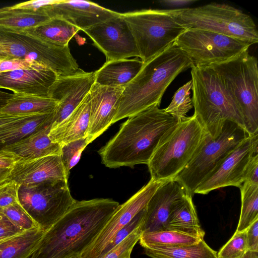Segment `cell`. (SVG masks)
<instances>
[{"mask_svg":"<svg viewBox=\"0 0 258 258\" xmlns=\"http://www.w3.org/2000/svg\"><path fill=\"white\" fill-rule=\"evenodd\" d=\"M119 205L109 199L76 200L44 231L29 258L80 257Z\"/></svg>","mask_w":258,"mask_h":258,"instance_id":"6da1fadb","label":"cell"},{"mask_svg":"<svg viewBox=\"0 0 258 258\" xmlns=\"http://www.w3.org/2000/svg\"><path fill=\"white\" fill-rule=\"evenodd\" d=\"M180 121L157 106L129 117L99 150L102 163L111 168L147 165L157 147Z\"/></svg>","mask_w":258,"mask_h":258,"instance_id":"7a4b0ae2","label":"cell"},{"mask_svg":"<svg viewBox=\"0 0 258 258\" xmlns=\"http://www.w3.org/2000/svg\"><path fill=\"white\" fill-rule=\"evenodd\" d=\"M194 64L174 43L144 63L134 79L124 87L112 124L151 106H159L168 87Z\"/></svg>","mask_w":258,"mask_h":258,"instance_id":"3957f363","label":"cell"},{"mask_svg":"<svg viewBox=\"0 0 258 258\" xmlns=\"http://www.w3.org/2000/svg\"><path fill=\"white\" fill-rule=\"evenodd\" d=\"M190 69L194 115L204 130L215 138L227 121L245 130L240 109L214 70L209 66H193Z\"/></svg>","mask_w":258,"mask_h":258,"instance_id":"277c9868","label":"cell"},{"mask_svg":"<svg viewBox=\"0 0 258 258\" xmlns=\"http://www.w3.org/2000/svg\"><path fill=\"white\" fill-rule=\"evenodd\" d=\"M240 109L249 136L258 134V68L248 51L223 63L209 66Z\"/></svg>","mask_w":258,"mask_h":258,"instance_id":"5b68a950","label":"cell"},{"mask_svg":"<svg viewBox=\"0 0 258 258\" xmlns=\"http://www.w3.org/2000/svg\"><path fill=\"white\" fill-rule=\"evenodd\" d=\"M172 15L185 29L209 31L251 45L258 42V32L252 18L227 4L212 3L196 8L173 9Z\"/></svg>","mask_w":258,"mask_h":258,"instance_id":"8992f818","label":"cell"},{"mask_svg":"<svg viewBox=\"0 0 258 258\" xmlns=\"http://www.w3.org/2000/svg\"><path fill=\"white\" fill-rule=\"evenodd\" d=\"M24 59L38 62L57 77L80 71L68 46L58 45L24 31L0 28V59Z\"/></svg>","mask_w":258,"mask_h":258,"instance_id":"52a82bcc","label":"cell"},{"mask_svg":"<svg viewBox=\"0 0 258 258\" xmlns=\"http://www.w3.org/2000/svg\"><path fill=\"white\" fill-rule=\"evenodd\" d=\"M206 134L194 115L181 120L157 147L147 164L151 178L174 179L191 160Z\"/></svg>","mask_w":258,"mask_h":258,"instance_id":"ba28073f","label":"cell"},{"mask_svg":"<svg viewBox=\"0 0 258 258\" xmlns=\"http://www.w3.org/2000/svg\"><path fill=\"white\" fill-rule=\"evenodd\" d=\"M248 136L235 123L226 121L216 138L206 134L191 160L174 179L184 187L187 194L193 197L200 184Z\"/></svg>","mask_w":258,"mask_h":258,"instance_id":"9c48e42d","label":"cell"},{"mask_svg":"<svg viewBox=\"0 0 258 258\" xmlns=\"http://www.w3.org/2000/svg\"><path fill=\"white\" fill-rule=\"evenodd\" d=\"M145 63L173 44L186 30L174 18L172 10H142L122 13Z\"/></svg>","mask_w":258,"mask_h":258,"instance_id":"30bf717a","label":"cell"},{"mask_svg":"<svg viewBox=\"0 0 258 258\" xmlns=\"http://www.w3.org/2000/svg\"><path fill=\"white\" fill-rule=\"evenodd\" d=\"M20 205L38 226L45 231L62 217L76 200L68 181H45L18 189Z\"/></svg>","mask_w":258,"mask_h":258,"instance_id":"8fae6325","label":"cell"},{"mask_svg":"<svg viewBox=\"0 0 258 258\" xmlns=\"http://www.w3.org/2000/svg\"><path fill=\"white\" fill-rule=\"evenodd\" d=\"M174 43L188 56L194 66L201 67L227 61L248 51L251 45L239 39L195 29H186Z\"/></svg>","mask_w":258,"mask_h":258,"instance_id":"7c38bea8","label":"cell"},{"mask_svg":"<svg viewBox=\"0 0 258 258\" xmlns=\"http://www.w3.org/2000/svg\"><path fill=\"white\" fill-rule=\"evenodd\" d=\"M257 154L258 134L248 136L200 184L195 194L207 195L213 190L229 186L240 188L245 180L251 159Z\"/></svg>","mask_w":258,"mask_h":258,"instance_id":"4fadbf2b","label":"cell"},{"mask_svg":"<svg viewBox=\"0 0 258 258\" xmlns=\"http://www.w3.org/2000/svg\"><path fill=\"white\" fill-rule=\"evenodd\" d=\"M164 181L151 178L127 201L119 205L94 241L79 258H100L115 234L145 209L152 195Z\"/></svg>","mask_w":258,"mask_h":258,"instance_id":"5bb4252c","label":"cell"},{"mask_svg":"<svg viewBox=\"0 0 258 258\" xmlns=\"http://www.w3.org/2000/svg\"><path fill=\"white\" fill-rule=\"evenodd\" d=\"M83 31L104 54L106 61L140 56L133 33L122 13Z\"/></svg>","mask_w":258,"mask_h":258,"instance_id":"9a60e30c","label":"cell"},{"mask_svg":"<svg viewBox=\"0 0 258 258\" xmlns=\"http://www.w3.org/2000/svg\"><path fill=\"white\" fill-rule=\"evenodd\" d=\"M95 83L94 72L81 69L78 73L57 77L50 87L48 97L56 100L51 129L65 120L81 104Z\"/></svg>","mask_w":258,"mask_h":258,"instance_id":"2e32d148","label":"cell"},{"mask_svg":"<svg viewBox=\"0 0 258 258\" xmlns=\"http://www.w3.org/2000/svg\"><path fill=\"white\" fill-rule=\"evenodd\" d=\"M44 12L50 18L62 19L83 31L120 14L82 0H57Z\"/></svg>","mask_w":258,"mask_h":258,"instance_id":"e0dca14e","label":"cell"},{"mask_svg":"<svg viewBox=\"0 0 258 258\" xmlns=\"http://www.w3.org/2000/svg\"><path fill=\"white\" fill-rule=\"evenodd\" d=\"M124 89L94 84L89 93L90 109L87 137L91 143L112 124Z\"/></svg>","mask_w":258,"mask_h":258,"instance_id":"ac0fdd59","label":"cell"},{"mask_svg":"<svg viewBox=\"0 0 258 258\" xmlns=\"http://www.w3.org/2000/svg\"><path fill=\"white\" fill-rule=\"evenodd\" d=\"M55 180H68L60 155L19 159L11 168L7 178V180L14 181L19 186Z\"/></svg>","mask_w":258,"mask_h":258,"instance_id":"d6986e66","label":"cell"},{"mask_svg":"<svg viewBox=\"0 0 258 258\" xmlns=\"http://www.w3.org/2000/svg\"><path fill=\"white\" fill-rule=\"evenodd\" d=\"M186 194L184 187L175 179L164 181L156 189L146 207L143 232L166 229L174 205Z\"/></svg>","mask_w":258,"mask_h":258,"instance_id":"ffe728a7","label":"cell"},{"mask_svg":"<svg viewBox=\"0 0 258 258\" xmlns=\"http://www.w3.org/2000/svg\"><path fill=\"white\" fill-rule=\"evenodd\" d=\"M57 78L47 68L19 69L0 73V89L15 94L48 97L49 90Z\"/></svg>","mask_w":258,"mask_h":258,"instance_id":"44dd1931","label":"cell"},{"mask_svg":"<svg viewBox=\"0 0 258 258\" xmlns=\"http://www.w3.org/2000/svg\"><path fill=\"white\" fill-rule=\"evenodd\" d=\"M51 124L36 131L25 138L2 149L10 152L20 159H33L60 155L61 146L49 136Z\"/></svg>","mask_w":258,"mask_h":258,"instance_id":"7402d4cb","label":"cell"},{"mask_svg":"<svg viewBox=\"0 0 258 258\" xmlns=\"http://www.w3.org/2000/svg\"><path fill=\"white\" fill-rule=\"evenodd\" d=\"M90 96L59 125L50 130L49 136L60 146L87 137L90 121Z\"/></svg>","mask_w":258,"mask_h":258,"instance_id":"603a6c76","label":"cell"},{"mask_svg":"<svg viewBox=\"0 0 258 258\" xmlns=\"http://www.w3.org/2000/svg\"><path fill=\"white\" fill-rule=\"evenodd\" d=\"M143 64L138 57L106 61L94 72L95 83L106 87H125L137 75Z\"/></svg>","mask_w":258,"mask_h":258,"instance_id":"cb8c5ba5","label":"cell"},{"mask_svg":"<svg viewBox=\"0 0 258 258\" xmlns=\"http://www.w3.org/2000/svg\"><path fill=\"white\" fill-rule=\"evenodd\" d=\"M166 229L204 239L205 232L200 224L192 196L186 193L175 203L168 218Z\"/></svg>","mask_w":258,"mask_h":258,"instance_id":"d4e9b609","label":"cell"},{"mask_svg":"<svg viewBox=\"0 0 258 258\" xmlns=\"http://www.w3.org/2000/svg\"><path fill=\"white\" fill-rule=\"evenodd\" d=\"M53 114L54 112L31 114L16 122L0 127V149L52 124Z\"/></svg>","mask_w":258,"mask_h":258,"instance_id":"484cf974","label":"cell"},{"mask_svg":"<svg viewBox=\"0 0 258 258\" xmlns=\"http://www.w3.org/2000/svg\"><path fill=\"white\" fill-rule=\"evenodd\" d=\"M57 103L49 97L13 93L0 112L15 116L48 113L54 112Z\"/></svg>","mask_w":258,"mask_h":258,"instance_id":"4316f807","label":"cell"},{"mask_svg":"<svg viewBox=\"0 0 258 258\" xmlns=\"http://www.w3.org/2000/svg\"><path fill=\"white\" fill-rule=\"evenodd\" d=\"M44 231L34 228L0 240V258H29Z\"/></svg>","mask_w":258,"mask_h":258,"instance_id":"83f0119b","label":"cell"},{"mask_svg":"<svg viewBox=\"0 0 258 258\" xmlns=\"http://www.w3.org/2000/svg\"><path fill=\"white\" fill-rule=\"evenodd\" d=\"M79 30L78 28L62 19L53 18L24 32L58 45L68 46L69 41Z\"/></svg>","mask_w":258,"mask_h":258,"instance_id":"f1b7e54d","label":"cell"},{"mask_svg":"<svg viewBox=\"0 0 258 258\" xmlns=\"http://www.w3.org/2000/svg\"><path fill=\"white\" fill-rule=\"evenodd\" d=\"M202 239L195 236L169 229L142 232L139 240L144 248L174 247L196 244Z\"/></svg>","mask_w":258,"mask_h":258,"instance_id":"f546056e","label":"cell"},{"mask_svg":"<svg viewBox=\"0 0 258 258\" xmlns=\"http://www.w3.org/2000/svg\"><path fill=\"white\" fill-rule=\"evenodd\" d=\"M0 28L25 31L48 21L50 17L43 11L30 12L0 9Z\"/></svg>","mask_w":258,"mask_h":258,"instance_id":"4dcf8cb0","label":"cell"},{"mask_svg":"<svg viewBox=\"0 0 258 258\" xmlns=\"http://www.w3.org/2000/svg\"><path fill=\"white\" fill-rule=\"evenodd\" d=\"M144 249L145 253L150 258H217V252L204 239L193 245Z\"/></svg>","mask_w":258,"mask_h":258,"instance_id":"1f68e13d","label":"cell"},{"mask_svg":"<svg viewBox=\"0 0 258 258\" xmlns=\"http://www.w3.org/2000/svg\"><path fill=\"white\" fill-rule=\"evenodd\" d=\"M239 188L241 210L236 232L246 230L258 219V184L244 182Z\"/></svg>","mask_w":258,"mask_h":258,"instance_id":"d6a6232c","label":"cell"},{"mask_svg":"<svg viewBox=\"0 0 258 258\" xmlns=\"http://www.w3.org/2000/svg\"><path fill=\"white\" fill-rule=\"evenodd\" d=\"M191 88V80L180 87L174 93L169 105L164 109L165 112L180 120L186 117L187 113L193 107L190 96Z\"/></svg>","mask_w":258,"mask_h":258,"instance_id":"836d02e7","label":"cell"},{"mask_svg":"<svg viewBox=\"0 0 258 258\" xmlns=\"http://www.w3.org/2000/svg\"><path fill=\"white\" fill-rule=\"evenodd\" d=\"M90 143L86 137L61 145L60 156L68 177L71 169L78 163L83 151Z\"/></svg>","mask_w":258,"mask_h":258,"instance_id":"e575fe53","label":"cell"},{"mask_svg":"<svg viewBox=\"0 0 258 258\" xmlns=\"http://www.w3.org/2000/svg\"><path fill=\"white\" fill-rule=\"evenodd\" d=\"M248 251L246 230L235 231L231 238L217 252V258H242Z\"/></svg>","mask_w":258,"mask_h":258,"instance_id":"d590c367","label":"cell"},{"mask_svg":"<svg viewBox=\"0 0 258 258\" xmlns=\"http://www.w3.org/2000/svg\"><path fill=\"white\" fill-rule=\"evenodd\" d=\"M0 211L14 225L22 230L34 228L41 229L19 202L4 208H0Z\"/></svg>","mask_w":258,"mask_h":258,"instance_id":"8d00e7d4","label":"cell"},{"mask_svg":"<svg viewBox=\"0 0 258 258\" xmlns=\"http://www.w3.org/2000/svg\"><path fill=\"white\" fill-rule=\"evenodd\" d=\"M143 225L138 227L123 241L100 258H131L132 250L143 232Z\"/></svg>","mask_w":258,"mask_h":258,"instance_id":"74e56055","label":"cell"},{"mask_svg":"<svg viewBox=\"0 0 258 258\" xmlns=\"http://www.w3.org/2000/svg\"><path fill=\"white\" fill-rule=\"evenodd\" d=\"M145 209L140 212L131 222L115 234L104 250L101 256L120 243L138 227L143 225L145 218Z\"/></svg>","mask_w":258,"mask_h":258,"instance_id":"f35d334b","label":"cell"},{"mask_svg":"<svg viewBox=\"0 0 258 258\" xmlns=\"http://www.w3.org/2000/svg\"><path fill=\"white\" fill-rule=\"evenodd\" d=\"M19 187L15 181L7 179L0 184V208L19 202Z\"/></svg>","mask_w":258,"mask_h":258,"instance_id":"ab89813d","label":"cell"},{"mask_svg":"<svg viewBox=\"0 0 258 258\" xmlns=\"http://www.w3.org/2000/svg\"><path fill=\"white\" fill-rule=\"evenodd\" d=\"M42 68L46 67L37 62L24 59L14 58L0 61V73L19 69H37Z\"/></svg>","mask_w":258,"mask_h":258,"instance_id":"60d3db41","label":"cell"},{"mask_svg":"<svg viewBox=\"0 0 258 258\" xmlns=\"http://www.w3.org/2000/svg\"><path fill=\"white\" fill-rule=\"evenodd\" d=\"M57 0H32L3 8L6 10H20L30 12L43 11L44 8Z\"/></svg>","mask_w":258,"mask_h":258,"instance_id":"b9f144b4","label":"cell"},{"mask_svg":"<svg viewBox=\"0 0 258 258\" xmlns=\"http://www.w3.org/2000/svg\"><path fill=\"white\" fill-rule=\"evenodd\" d=\"M22 231L23 230L14 225L0 211V240L13 236Z\"/></svg>","mask_w":258,"mask_h":258,"instance_id":"7bdbcfd3","label":"cell"},{"mask_svg":"<svg viewBox=\"0 0 258 258\" xmlns=\"http://www.w3.org/2000/svg\"><path fill=\"white\" fill-rule=\"evenodd\" d=\"M246 231L248 251L258 252V219L253 222Z\"/></svg>","mask_w":258,"mask_h":258,"instance_id":"ee69618b","label":"cell"},{"mask_svg":"<svg viewBox=\"0 0 258 258\" xmlns=\"http://www.w3.org/2000/svg\"><path fill=\"white\" fill-rule=\"evenodd\" d=\"M258 154L251 159L245 174L244 182H248L258 184Z\"/></svg>","mask_w":258,"mask_h":258,"instance_id":"f6af8a7d","label":"cell"},{"mask_svg":"<svg viewBox=\"0 0 258 258\" xmlns=\"http://www.w3.org/2000/svg\"><path fill=\"white\" fill-rule=\"evenodd\" d=\"M19 159L13 153L0 149V168H12Z\"/></svg>","mask_w":258,"mask_h":258,"instance_id":"bcb514c9","label":"cell"},{"mask_svg":"<svg viewBox=\"0 0 258 258\" xmlns=\"http://www.w3.org/2000/svg\"><path fill=\"white\" fill-rule=\"evenodd\" d=\"M31 115V114H30ZM30 115L15 116L0 112V127L11 124L19 121Z\"/></svg>","mask_w":258,"mask_h":258,"instance_id":"7dc6e473","label":"cell"},{"mask_svg":"<svg viewBox=\"0 0 258 258\" xmlns=\"http://www.w3.org/2000/svg\"><path fill=\"white\" fill-rule=\"evenodd\" d=\"M197 0H162L159 2L163 5L171 7H180L191 5Z\"/></svg>","mask_w":258,"mask_h":258,"instance_id":"c3c4849f","label":"cell"},{"mask_svg":"<svg viewBox=\"0 0 258 258\" xmlns=\"http://www.w3.org/2000/svg\"><path fill=\"white\" fill-rule=\"evenodd\" d=\"M13 96V94L0 90V110L7 104Z\"/></svg>","mask_w":258,"mask_h":258,"instance_id":"681fc988","label":"cell"},{"mask_svg":"<svg viewBox=\"0 0 258 258\" xmlns=\"http://www.w3.org/2000/svg\"><path fill=\"white\" fill-rule=\"evenodd\" d=\"M11 170V168H0V184L7 179Z\"/></svg>","mask_w":258,"mask_h":258,"instance_id":"f907efd6","label":"cell"},{"mask_svg":"<svg viewBox=\"0 0 258 258\" xmlns=\"http://www.w3.org/2000/svg\"><path fill=\"white\" fill-rule=\"evenodd\" d=\"M257 252L248 251L242 258H258Z\"/></svg>","mask_w":258,"mask_h":258,"instance_id":"816d5d0a","label":"cell"},{"mask_svg":"<svg viewBox=\"0 0 258 258\" xmlns=\"http://www.w3.org/2000/svg\"><path fill=\"white\" fill-rule=\"evenodd\" d=\"M76 258H79V257H76Z\"/></svg>","mask_w":258,"mask_h":258,"instance_id":"f5cc1de1","label":"cell"},{"mask_svg":"<svg viewBox=\"0 0 258 258\" xmlns=\"http://www.w3.org/2000/svg\"><path fill=\"white\" fill-rule=\"evenodd\" d=\"M1 59H0V61H1Z\"/></svg>","mask_w":258,"mask_h":258,"instance_id":"db71d44e","label":"cell"},{"mask_svg":"<svg viewBox=\"0 0 258 258\" xmlns=\"http://www.w3.org/2000/svg\"><path fill=\"white\" fill-rule=\"evenodd\" d=\"M0 16H1V13H0Z\"/></svg>","mask_w":258,"mask_h":258,"instance_id":"11a10c76","label":"cell"}]
</instances>
